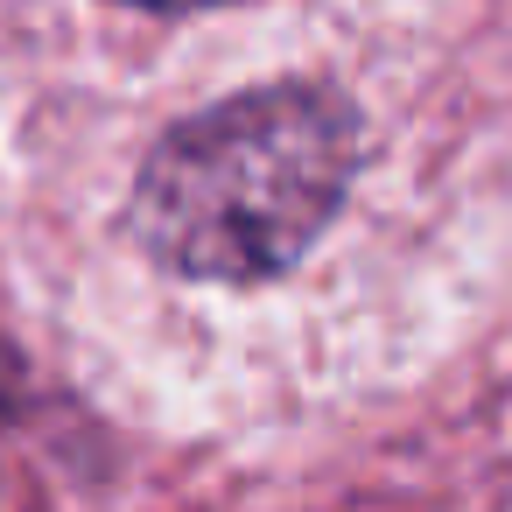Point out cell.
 Listing matches in <instances>:
<instances>
[{"mask_svg": "<svg viewBox=\"0 0 512 512\" xmlns=\"http://www.w3.org/2000/svg\"><path fill=\"white\" fill-rule=\"evenodd\" d=\"M134 8H197V0H134Z\"/></svg>", "mask_w": 512, "mask_h": 512, "instance_id": "2", "label": "cell"}, {"mask_svg": "<svg viewBox=\"0 0 512 512\" xmlns=\"http://www.w3.org/2000/svg\"><path fill=\"white\" fill-rule=\"evenodd\" d=\"M358 120L323 85L239 92L155 141L134 183V232L197 281L281 274L344 204Z\"/></svg>", "mask_w": 512, "mask_h": 512, "instance_id": "1", "label": "cell"}]
</instances>
